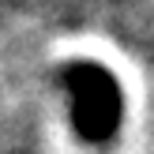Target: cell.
I'll return each instance as SVG.
<instances>
[{
    "instance_id": "cell-1",
    "label": "cell",
    "mask_w": 154,
    "mask_h": 154,
    "mask_svg": "<svg viewBox=\"0 0 154 154\" xmlns=\"http://www.w3.org/2000/svg\"><path fill=\"white\" fill-rule=\"evenodd\" d=\"M72 90H75V128L83 132V139H90V143L113 139V132L120 124L117 83L102 68L87 64L72 72Z\"/></svg>"
}]
</instances>
